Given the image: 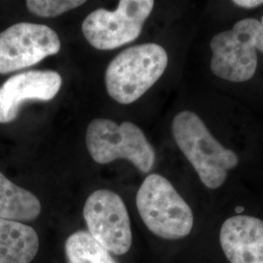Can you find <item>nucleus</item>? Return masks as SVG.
<instances>
[{
  "mask_svg": "<svg viewBox=\"0 0 263 263\" xmlns=\"http://www.w3.org/2000/svg\"><path fill=\"white\" fill-rule=\"evenodd\" d=\"M61 50L56 31L45 25L19 23L0 33V74L34 66Z\"/></svg>",
  "mask_w": 263,
  "mask_h": 263,
  "instance_id": "nucleus-8",
  "label": "nucleus"
},
{
  "mask_svg": "<svg viewBox=\"0 0 263 263\" xmlns=\"http://www.w3.org/2000/svg\"><path fill=\"white\" fill-rule=\"evenodd\" d=\"M136 204L143 223L160 238L179 240L189 235L193 228L191 208L161 175L152 174L143 180Z\"/></svg>",
  "mask_w": 263,
  "mask_h": 263,
  "instance_id": "nucleus-3",
  "label": "nucleus"
},
{
  "mask_svg": "<svg viewBox=\"0 0 263 263\" xmlns=\"http://www.w3.org/2000/svg\"><path fill=\"white\" fill-rule=\"evenodd\" d=\"M260 24H261V31H260L258 41H257V50L263 53V17L260 21Z\"/></svg>",
  "mask_w": 263,
  "mask_h": 263,
  "instance_id": "nucleus-16",
  "label": "nucleus"
},
{
  "mask_svg": "<svg viewBox=\"0 0 263 263\" xmlns=\"http://www.w3.org/2000/svg\"><path fill=\"white\" fill-rule=\"evenodd\" d=\"M168 54L159 44L146 43L125 49L107 66V93L118 104L135 103L145 94L168 66Z\"/></svg>",
  "mask_w": 263,
  "mask_h": 263,
  "instance_id": "nucleus-2",
  "label": "nucleus"
},
{
  "mask_svg": "<svg viewBox=\"0 0 263 263\" xmlns=\"http://www.w3.org/2000/svg\"><path fill=\"white\" fill-rule=\"evenodd\" d=\"M65 252L67 263H117L111 254L86 231L69 236Z\"/></svg>",
  "mask_w": 263,
  "mask_h": 263,
  "instance_id": "nucleus-13",
  "label": "nucleus"
},
{
  "mask_svg": "<svg viewBox=\"0 0 263 263\" xmlns=\"http://www.w3.org/2000/svg\"><path fill=\"white\" fill-rule=\"evenodd\" d=\"M154 4L152 0H121L114 11L95 10L82 24L86 40L103 51L131 43L140 36Z\"/></svg>",
  "mask_w": 263,
  "mask_h": 263,
  "instance_id": "nucleus-6",
  "label": "nucleus"
},
{
  "mask_svg": "<svg viewBox=\"0 0 263 263\" xmlns=\"http://www.w3.org/2000/svg\"><path fill=\"white\" fill-rule=\"evenodd\" d=\"M40 213L41 204L38 198L0 172V218L26 222L36 219Z\"/></svg>",
  "mask_w": 263,
  "mask_h": 263,
  "instance_id": "nucleus-12",
  "label": "nucleus"
},
{
  "mask_svg": "<svg viewBox=\"0 0 263 263\" xmlns=\"http://www.w3.org/2000/svg\"><path fill=\"white\" fill-rule=\"evenodd\" d=\"M84 0H28L27 7L32 14L43 17H58L85 4Z\"/></svg>",
  "mask_w": 263,
  "mask_h": 263,
  "instance_id": "nucleus-14",
  "label": "nucleus"
},
{
  "mask_svg": "<svg viewBox=\"0 0 263 263\" xmlns=\"http://www.w3.org/2000/svg\"><path fill=\"white\" fill-rule=\"evenodd\" d=\"M86 146L98 164L126 159L142 174L151 172L156 158L153 146L141 128L127 121L118 125L109 119H94L87 128Z\"/></svg>",
  "mask_w": 263,
  "mask_h": 263,
  "instance_id": "nucleus-4",
  "label": "nucleus"
},
{
  "mask_svg": "<svg viewBox=\"0 0 263 263\" xmlns=\"http://www.w3.org/2000/svg\"><path fill=\"white\" fill-rule=\"evenodd\" d=\"M219 243L229 263H263V220L245 215L227 218Z\"/></svg>",
  "mask_w": 263,
  "mask_h": 263,
  "instance_id": "nucleus-10",
  "label": "nucleus"
},
{
  "mask_svg": "<svg viewBox=\"0 0 263 263\" xmlns=\"http://www.w3.org/2000/svg\"><path fill=\"white\" fill-rule=\"evenodd\" d=\"M233 4L242 8L251 9V8L261 6L263 4V0H234Z\"/></svg>",
  "mask_w": 263,
  "mask_h": 263,
  "instance_id": "nucleus-15",
  "label": "nucleus"
},
{
  "mask_svg": "<svg viewBox=\"0 0 263 263\" xmlns=\"http://www.w3.org/2000/svg\"><path fill=\"white\" fill-rule=\"evenodd\" d=\"M83 216L89 234L110 254L129 252L133 241L130 217L117 193L107 189L93 192L85 203Z\"/></svg>",
  "mask_w": 263,
  "mask_h": 263,
  "instance_id": "nucleus-7",
  "label": "nucleus"
},
{
  "mask_svg": "<svg viewBox=\"0 0 263 263\" xmlns=\"http://www.w3.org/2000/svg\"><path fill=\"white\" fill-rule=\"evenodd\" d=\"M38 249L39 238L32 227L0 218V263H30Z\"/></svg>",
  "mask_w": 263,
  "mask_h": 263,
  "instance_id": "nucleus-11",
  "label": "nucleus"
},
{
  "mask_svg": "<svg viewBox=\"0 0 263 263\" xmlns=\"http://www.w3.org/2000/svg\"><path fill=\"white\" fill-rule=\"evenodd\" d=\"M61 86L62 77L53 70H30L11 76L0 87V123L13 122L27 102L53 100Z\"/></svg>",
  "mask_w": 263,
  "mask_h": 263,
  "instance_id": "nucleus-9",
  "label": "nucleus"
},
{
  "mask_svg": "<svg viewBox=\"0 0 263 263\" xmlns=\"http://www.w3.org/2000/svg\"><path fill=\"white\" fill-rule=\"evenodd\" d=\"M260 21L243 19L233 28L211 39V69L215 76L230 82H245L254 77L257 67V41Z\"/></svg>",
  "mask_w": 263,
  "mask_h": 263,
  "instance_id": "nucleus-5",
  "label": "nucleus"
},
{
  "mask_svg": "<svg viewBox=\"0 0 263 263\" xmlns=\"http://www.w3.org/2000/svg\"><path fill=\"white\" fill-rule=\"evenodd\" d=\"M172 132L179 149L203 184L210 189L222 186L228 172L239 163L235 153L216 141L203 120L192 111L177 114L172 123Z\"/></svg>",
  "mask_w": 263,
  "mask_h": 263,
  "instance_id": "nucleus-1",
  "label": "nucleus"
}]
</instances>
